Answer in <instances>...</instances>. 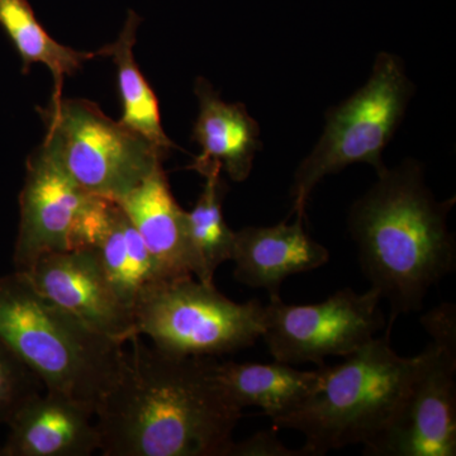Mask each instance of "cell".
I'll list each match as a JSON object with an SVG mask.
<instances>
[{
    "mask_svg": "<svg viewBox=\"0 0 456 456\" xmlns=\"http://www.w3.org/2000/svg\"><path fill=\"white\" fill-rule=\"evenodd\" d=\"M0 338L45 391L97 413L121 375L126 345L99 334L42 296L22 273L0 277Z\"/></svg>",
    "mask_w": 456,
    "mask_h": 456,
    "instance_id": "3",
    "label": "cell"
},
{
    "mask_svg": "<svg viewBox=\"0 0 456 456\" xmlns=\"http://www.w3.org/2000/svg\"><path fill=\"white\" fill-rule=\"evenodd\" d=\"M218 165L204 169L202 193L187 212V236L193 277L215 284V274L222 264L232 259L235 231L228 227L224 216L227 184Z\"/></svg>",
    "mask_w": 456,
    "mask_h": 456,
    "instance_id": "19",
    "label": "cell"
},
{
    "mask_svg": "<svg viewBox=\"0 0 456 456\" xmlns=\"http://www.w3.org/2000/svg\"><path fill=\"white\" fill-rule=\"evenodd\" d=\"M305 217L296 216L275 226H248L235 231L232 260L235 279L256 289H265L270 298L281 297L285 279L326 265L330 251L314 241L303 226Z\"/></svg>",
    "mask_w": 456,
    "mask_h": 456,
    "instance_id": "12",
    "label": "cell"
},
{
    "mask_svg": "<svg viewBox=\"0 0 456 456\" xmlns=\"http://www.w3.org/2000/svg\"><path fill=\"white\" fill-rule=\"evenodd\" d=\"M97 255L117 296L134 314V308L165 281L139 231L116 200L90 246Z\"/></svg>",
    "mask_w": 456,
    "mask_h": 456,
    "instance_id": "17",
    "label": "cell"
},
{
    "mask_svg": "<svg viewBox=\"0 0 456 456\" xmlns=\"http://www.w3.org/2000/svg\"><path fill=\"white\" fill-rule=\"evenodd\" d=\"M455 198L437 202L421 165L406 161L378 174V182L353 204L349 231L362 274L391 307L387 330L401 314L424 307L434 285L456 266L448 216Z\"/></svg>",
    "mask_w": 456,
    "mask_h": 456,
    "instance_id": "2",
    "label": "cell"
},
{
    "mask_svg": "<svg viewBox=\"0 0 456 456\" xmlns=\"http://www.w3.org/2000/svg\"><path fill=\"white\" fill-rule=\"evenodd\" d=\"M110 200L84 191L44 145L37 147L27 159L20 196L14 272L26 273L46 254L90 248Z\"/></svg>",
    "mask_w": 456,
    "mask_h": 456,
    "instance_id": "9",
    "label": "cell"
},
{
    "mask_svg": "<svg viewBox=\"0 0 456 456\" xmlns=\"http://www.w3.org/2000/svg\"><path fill=\"white\" fill-rule=\"evenodd\" d=\"M42 391L40 379L0 338V424L8 425Z\"/></svg>",
    "mask_w": 456,
    "mask_h": 456,
    "instance_id": "21",
    "label": "cell"
},
{
    "mask_svg": "<svg viewBox=\"0 0 456 456\" xmlns=\"http://www.w3.org/2000/svg\"><path fill=\"white\" fill-rule=\"evenodd\" d=\"M412 95L413 84L402 60L380 53L365 86L327 113L322 136L294 174L290 215L305 217L318 183L351 164L367 163L378 174L386 170L384 147L401 125Z\"/></svg>",
    "mask_w": 456,
    "mask_h": 456,
    "instance_id": "5",
    "label": "cell"
},
{
    "mask_svg": "<svg viewBox=\"0 0 456 456\" xmlns=\"http://www.w3.org/2000/svg\"><path fill=\"white\" fill-rule=\"evenodd\" d=\"M116 202L139 231L165 281L193 277L187 211L171 193L163 164Z\"/></svg>",
    "mask_w": 456,
    "mask_h": 456,
    "instance_id": "14",
    "label": "cell"
},
{
    "mask_svg": "<svg viewBox=\"0 0 456 456\" xmlns=\"http://www.w3.org/2000/svg\"><path fill=\"white\" fill-rule=\"evenodd\" d=\"M213 373L237 408L259 407L273 422L301 406L316 391L322 378L320 368L303 371L279 362L257 364L215 360Z\"/></svg>",
    "mask_w": 456,
    "mask_h": 456,
    "instance_id": "16",
    "label": "cell"
},
{
    "mask_svg": "<svg viewBox=\"0 0 456 456\" xmlns=\"http://www.w3.org/2000/svg\"><path fill=\"white\" fill-rule=\"evenodd\" d=\"M126 349L121 375L98 407L104 456H228L242 419L213 373L212 358L176 356L141 336Z\"/></svg>",
    "mask_w": 456,
    "mask_h": 456,
    "instance_id": "1",
    "label": "cell"
},
{
    "mask_svg": "<svg viewBox=\"0 0 456 456\" xmlns=\"http://www.w3.org/2000/svg\"><path fill=\"white\" fill-rule=\"evenodd\" d=\"M228 456H305L303 450H290L279 440L277 431H259L241 443L233 441Z\"/></svg>",
    "mask_w": 456,
    "mask_h": 456,
    "instance_id": "22",
    "label": "cell"
},
{
    "mask_svg": "<svg viewBox=\"0 0 456 456\" xmlns=\"http://www.w3.org/2000/svg\"><path fill=\"white\" fill-rule=\"evenodd\" d=\"M139 14L128 11L127 20L118 38L113 44L98 50L101 56H110L117 66L119 95L122 102V117L119 122L159 149L169 152L178 146L167 136L161 126L160 110L154 90L141 73L134 47L136 45L137 28L141 23Z\"/></svg>",
    "mask_w": 456,
    "mask_h": 456,
    "instance_id": "18",
    "label": "cell"
},
{
    "mask_svg": "<svg viewBox=\"0 0 456 456\" xmlns=\"http://www.w3.org/2000/svg\"><path fill=\"white\" fill-rule=\"evenodd\" d=\"M37 110L47 130L42 145L93 196L121 200L169 154L86 99L60 95Z\"/></svg>",
    "mask_w": 456,
    "mask_h": 456,
    "instance_id": "6",
    "label": "cell"
},
{
    "mask_svg": "<svg viewBox=\"0 0 456 456\" xmlns=\"http://www.w3.org/2000/svg\"><path fill=\"white\" fill-rule=\"evenodd\" d=\"M137 335L164 353L215 358L253 346L264 331V305L233 302L194 277L164 281L134 308Z\"/></svg>",
    "mask_w": 456,
    "mask_h": 456,
    "instance_id": "7",
    "label": "cell"
},
{
    "mask_svg": "<svg viewBox=\"0 0 456 456\" xmlns=\"http://www.w3.org/2000/svg\"><path fill=\"white\" fill-rule=\"evenodd\" d=\"M419 356L393 349L391 330L345 356L321 365L320 386L289 415L273 422L305 435V456L325 455L350 445L367 446L397 416L419 367Z\"/></svg>",
    "mask_w": 456,
    "mask_h": 456,
    "instance_id": "4",
    "label": "cell"
},
{
    "mask_svg": "<svg viewBox=\"0 0 456 456\" xmlns=\"http://www.w3.org/2000/svg\"><path fill=\"white\" fill-rule=\"evenodd\" d=\"M194 93L200 114L193 140L202 154L189 167L200 173L218 165L233 182H244L253 170L254 159L261 149L259 123L242 103H227L204 77H198Z\"/></svg>",
    "mask_w": 456,
    "mask_h": 456,
    "instance_id": "15",
    "label": "cell"
},
{
    "mask_svg": "<svg viewBox=\"0 0 456 456\" xmlns=\"http://www.w3.org/2000/svg\"><path fill=\"white\" fill-rule=\"evenodd\" d=\"M0 27L22 60L23 74L28 73L32 65L47 66L53 77V97L62 95L66 77L77 73L84 62L101 56L98 51L83 53L53 40L28 0H0Z\"/></svg>",
    "mask_w": 456,
    "mask_h": 456,
    "instance_id": "20",
    "label": "cell"
},
{
    "mask_svg": "<svg viewBox=\"0 0 456 456\" xmlns=\"http://www.w3.org/2000/svg\"><path fill=\"white\" fill-rule=\"evenodd\" d=\"M94 411L60 393L44 391L18 411L8 426L2 456H88L101 439Z\"/></svg>",
    "mask_w": 456,
    "mask_h": 456,
    "instance_id": "13",
    "label": "cell"
},
{
    "mask_svg": "<svg viewBox=\"0 0 456 456\" xmlns=\"http://www.w3.org/2000/svg\"><path fill=\"white\" fill-rule=\"evenodd\" d=\"M25 274L36 290L99 334L127 345L134 312L117 296L92 248L44 255Z\"/></svg>",
    "mask_w": 456,
    "mask_h": 456,
    "instance_id": "11",
    "label": "cell"
},
{
    "mask_svg": "<svg viewBox=\"0 0 456 456\" xmlns=\"http://www.w3.org/2000/svg\"><path fill=\"white\" fill-rule=\"evenodd\" d=\"M382 301L373 288H345L316 305H287L274 297L264 305L261 338L275 362L321 367L329 356L345 358L373 340L386 323Z\"/></svg>",
    "mask_w": 456,
    "mask_h": 456,
    "instance_id": "10",
    "label": "cell"
},
{
    "mask_svg": "<svg viewBox=\"0 0 456 456\" xmlns=\"http://www.w3.org/2000/svg\"><path fill=\"white\" fill-rule=\"evenodd\" d=\"M431 342L397 416L369 445L368 456L456 455V307L444 302L421 317Z\"/></svg>",
    "mask_w": 456,
    "mask_h": 456,
    "instance_id": "8",
    "label": "cell"
}]
</instances>
